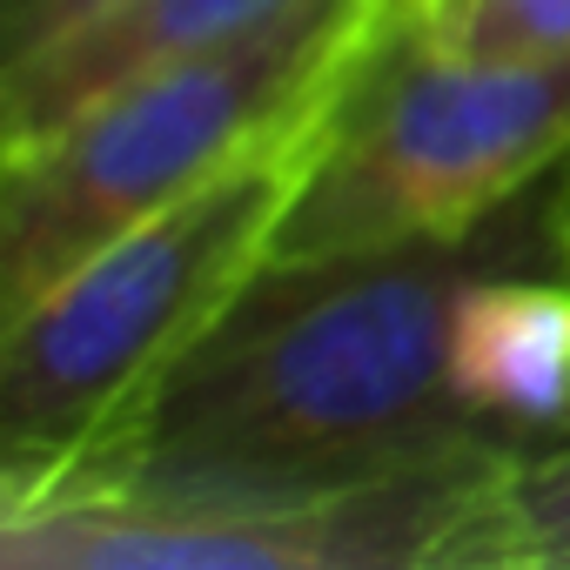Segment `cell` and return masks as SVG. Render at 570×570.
Segmentation results:
<instances>
[{
    "label": "cell",
    "instance_id": "4",
    "mask_svg": "<svg viewBox=\"0 0 570 570\" xmlns=\"http://www.w3.org/2000/svg\"><path fill=\"white\" fill-rule=\"evenodd\" d=\"M570 161V61H476L396 28L316 135L275 255L470 242Z\"/></svg>",
    "mask_w": 570,
    "mask_h": 570
},
{
    "label": "cell",
    "instance_id": "10",
    "mask_svg": "<svg viewBox=\"0 0 570 570\" xmlns=\"http://www.w3.org/2000/svg\"><path fill=\"white\" fill-rule=\"evenodd\" d=\"M101 8L108 0H0V68L41 55L48 41H61L68 28H81Z\"/></svg>",
    "mask_w": 570,
    "mask_h": 570
},
{
    "label": "cell",
    "instance_id": "11",
    "mask_svg": "<svg viewBox=\"0 0 570 570\" xmlns=\"http://www.w3.org/2000/svg\"><path fill=\"white\" fill-rule=\"evenodd\" d=\"M550 248H557V268L570 275V161H563V195L550 208Z\"/></svg>",
    "mask_w": 570,
    "mask_h": 570
},
{
    "label": "cell",
    "instance_id": "8",
    "mask_svg": "<svg viewBox=\"0 0 570 570\" xmlns=\"http://www.w3.org/2000/svg\"><path fill=\"white\" fill-rule=\"evenodd\" d=\"M463 570H570V423L497 463Z\"/></svg>",
    "mask_w": 570,
    "mask_h": 570
},
{
    "label": "cell",
    "instance_id": "3",
    "mask_svg": "<svg viewBox=\"0 0 570 570\" xmlns=\"http://www.w3.org/2000/svg\"><path fill=\"white\" fill-rule=\"evenodd\" d=\"M330 115L262 141L215 181L121 228L0 316V476H35L108 430L275 255Z\"/></svg>",
    "mask_w": 570,
    "mask_h": 570
},
{
    "label": "cell",
    "instance_id": "6",
    "mask_svg": "<svg viewBox=\"0 0 570 570\" xmlns=\"http://www.w3.org/2000/svg\"><path fill=\"white\" fill-rule=\"evenodd\" d=\"M289 8L303 0H108L101 14H88L41 55L0 68V161L41 148L115 88L208 55Z\"/></svg>",
    "mask_w": 570,
    "mask_h": 570
},
{
    "label": "cell",
    "instance_id": "1",
    "mask_svg": "<svg viewBox=\"0 0 570 570\" xmlns=\"http://www.w3.org/2000/svg\"><path fill=\"white\" fill-rule=\"evenodd\" d=\"M483 248L470 235L268 255L108 430L35 476H14L0 503L316 497L510 443L450 390V316L463 282L490 262Z\"/></svg>",
    "mask_w": 570,
    "mask_h": 570
},
{
    "label": "cell",
    "instance_id": "2",
    "mask_svg": "<svg viewBox=\"0 0 570 570\" xmlns=\"http://www.w3.org/2000/svg\"><path fill=\"white\" fill-rule=\"evenodd\" d=\"M403 0H303L208 55L141 75L28 155L0 161V316L141 215L343 101Z\"/></svg>",
    "mask_w": 570,
    "mask_h": 570
},
{
    "label": "cell",
    "instance_id": "9",
    "mask_svg": "<svg viewBox=\"0 0 570 570\" xmlns=\"http://www.w3.org/2000/svg\"><path fill=\"white\" fill-rule=\"evenodd\" d=\"M416 41L476 61H570V0H403Z\"/></svg>",
    "mask_w": 570,
    "mask_h": 570
},
{
    "label": "cell",
    "instance_id": "5",
    "mask_svg": "<svg viewBox=\"0 0 570 570\" xmlns=\"http://www.w3.org/2000/svg\"><path fill=\"white\" fill-rule=\"evenodd\" d=\"M517 443H476L416 470L316 497L222 503H0V563L14 570H463L470 523Z\"/></svg>",
    "mask_w": 570,
    "mask_h": 570
},
{
    "label": "cell",
    "instance_id": "7",
    "mask_svg": "<svg viewBox=\"0 0 570 570\" xmlns=\"http://www.w3.org/2000/svg\"><path fill=\"white\" fill-rule=\"evenodd\" d=\"M450 390L456 403L510 436H550L570 423V275H530L483 262L450 316Z\"/></svg>",
    "mask_w": 570,
    "mask_h": 570
}]
</instances>
